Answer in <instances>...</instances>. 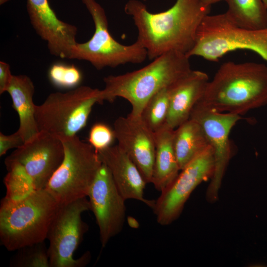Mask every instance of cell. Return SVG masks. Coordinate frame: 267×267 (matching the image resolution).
<instances>
[{"mask_svg": "<svg viewBox=\"0 0 267 267\" xmlns=\"http://www.w3.org/2000/svg\"><path fill=\"white\" fill-rule=\"evenodd\" d=\"M210 9L201 0H176L171 7L159 13L149 12L137 0H129L124 7L137 29L136 41L146 49L150 60L171 51L187 55Z\"/></svg>", "mask_w": 267, "mask_h": 267, "instance_id": "obj_1", "label": "cell"}, {"mask_svg": "<svg viewBox=\"0 0 267 267\" xmlns=\"http://www.w3.org/2000/svg\"><path fill=\"white\" fill-rule=\"evenodd\" d=\"M215 110L241 115L267 104V65L247 62L222 64L200 100Z\"/></svg>", "mask_w": 267, "mask_h": 267, "instance_id": "obj_2", "label": "cell"}, {"mask_svg": "<svg viewBox=\"0 0 267 267\" xmlns=\"http://www.w3.org/2000/svg\"><path fill=\"white\" fill-rule=\"evenodd\" d=\"M191 70L189 57L186 54L169 51L139 69L104 77L105 87L100 90V98L102 102H110L117 97L123 98L131 105L130 113L140 116L144 105L154 94Z\"/></svg>", "mask_w": 267, "mask_h": 267, "instance_id": "obj_3", "label": "cell"}, {"mask_svg": "<svg viewBox=\"0 0 267 267\" xmlns=\"http://www.w3.org/2000/svg\"><path fill=\"white\" fill-rule=\"evenodd\" d=\"M59 205L45 189L19 198L5 196L0 206V242L9 251L44 242Z\"/></svg>", "mask_w": 267, "mask_h": 267, "instance_id": "obj_4", "label": "cell"}, {"mask_svg": "<svg viewBox=\"0 0 267 267\" xmlns=\"http://www.w3.org/2000/svg\"><path fill=\"white\" fill-rule=\"evenodd\" d=\"M248 50L267 62V26L260 29L235 24L226 12L207 15L197 31L195 44L187 56L216 62L226 53Z\"/></svg>", "mask_w": 267, "mask_h": 267, "instance_id": "obj_5", "label": "cell"}, {"mask_svg": "<svg viewBox=\"0 0 267 267\" xmlns=\"http://www.w3.org/2000/svg\"><path fill=\"white\" fill-rule=\"evenodd\" d=\"M59 139L64 158L44 188L60 205L88 197L102 163L94 148L77 135Z\"/></svg>", "mask_w": 267, "mask_h": 267, "instance_id": "obj_6", "label": "cell"}, {"mask_svg": "<svg viewBox=\"0 0 267 267\" xmlns=\"http://www.w3.org/2000/svg\"><path fill=\"white\" fill-rule=\"evenodd\" d=\"M102 103L100 90L82 86L65 92L49 94L35 105V118L39 131L59 138L71 137L83 129L93 105Z\"/></svg>", "mask_w": 267, "mask_h": 267, "instance_id": "obj_7", "label": "cell"}, {"mask_svg": "<svg viewBox=\"0 0 267 267\" xmlns=\"http://www.w3.org/2000/svg\"><path fill=\"white\" fill-rule=\"evenodd\" d=\"M82 1L91 16L95 30L88 41L77 43L73 49L71 59L88 61L97 70L127 63H141L146 59L147 51L138 41L124 45L112 37L105 10L100 4L95 0Z\"/></svg>", "mask_w": 267, "mask_h": 267, "instance_id": "obj_8", "label": "cell"}, {"mask_svg": "<svg viewBox=\"0 0 267 267\" xmlns=\"http://www.w3.org/2000/svg\"><path fill=\"white\" fill-rule=\"evenodd\" d=\"M90 210L87 197L60 205L51 222L47 239L50 267H83L91 256L86 252L78 259L74 254L88 230L82 215Z\"/></svg>", "mask_w": 267, "mask_h": 267, "instance_id": "obj_9", "label": "cell"}, {"mask_svg": "<svg viewBox=\"0 0 267 267\" xmlns=\"http://www.w3.org/2000/svg\"><path fill=\"white\" fill-rule=\"evenodd\" d=\"M215 170L214 151L210 145L189 162L175 180L161 192L151 209L157 222L166 226L180 216L195 188L212 178Z\"/></svg>", "mask_w": 267, "mask_h": 267, "instance_id": "obj_10", "label": "cell"}, {"mask_svg": "<svg viewBox=\"0 0 267 267\" xmlns=\"http://www.w3.org/2000/svg\"><path fill=\"white\" fill-rule=\"evenodd\" d=\"M189 119L201 126L214 151V173L205 195L206 200L213 203L218 200L222 178L232 155L230 132L242 117L237 114L218 112L199 100Z\"/></svg>", "mask_w": 267, "mask_h": 267, "instance_id": "obj_11", "label": "cell"}, {"mask_svg": "<svg viewBox=\"0 0 267 267\" xmlns=\"http://www.w3.org/2000/svg\"><path fill=\"white\" fill-rule=\"evenodd\" d=\"M64 152L61 140L44 131L16 148L5 159L6 167H21L30 178L35 190L44 188L62 162Z\"/></svg>", "mask_w": 267, "mask_h": 267, "instance_id": "obj_12", "label": "cell"}, {"mask_svg": "<svg viewBox=\"0 0 267 267\" xmlns=\"http://www.w3.org/2000/svg\"><path fill=\"white\" fill-rule=\"evenodd\" d=\"M99 232L101 246L122 230L125 220V199L122 195L107 167L102 163L88 197Z\"/></svg>", "mask_w": 267, "mask_h": 267, "instance_id": "obj_13", "label": "cell"}, {"mask_svg": "<svg viewBox=\"0 0 267 267\" xmlns=\"http://www.w3.org/2000/svg\"><path fill=\"white\" fill-rule=\"evenodd\" d=\"M113 125L118 145L134 162L146 182L151 183L155 152L154 132L140 116L131 113L117 118Z\"/></svg>", "mask_w": 267, "mask_h": 267, "instance_id": "obj_14", "label": "cell"}, {"mask_svg": "<svg viewBox=\"0 0 267 267\" xmlns=\"http://www.w3.org/2000/svg\"><path fill=\"white\" fill-rule=\"evenodd\" d=\"M109 170L118 189L125 199L143 202L151 208L154 200L144 197L147 183L137 166L128 154L117 144L97 152Z\"/></svg>", "mask_w": 267, "mask_h": 267, "instance_id": "obj_15", "label": "cell"}, {"mask_svg": "<svg viewBox=\"0 0 267 267\" xmlns=\"http://www.w3.org/2000/svg\"><path fill=\"white\" fill-rule=\"evenodd\" d=\"M26 8L33 27L50 51L63 50L75 40L77 28L59 19L47 0H27Z\"/></svg>", "mask_w": 267, "mask_h": 267, "instance_id": "obj_16", "label": "cell"}, {"mask_svg": "<svg viewBox=\"0 0 267 267\" xmlns=\"http://www.w3.org/2000/svg\"><path fill=\"white\" fill-rule=\"evenodd\" d=\"M207 74L191 70L168 88L169 107L166 124L175 129L189 119L209 82Z\"/></svg>", "mask_w": 267, "mask_h": 267, "instance_id": "obj_17", "label": "cell"}, {"mask_svg": "<svg viewBox=\"0 0 267 267\" xmlns=\"http://www.w3.org/2000/svg\"><path fill=\"white\" fill-rule=\"evenodd\" d=\"M7 92L11 98L13 107L19 118L20 125L17 131L26 142L40 132L35 118L36 105L33 100L35 92L34 83L27 75H13Z\"/></svg>", "mask_w": 267, "mask_h": 267, "instance_id": "obj_18", "label": "cell"}, {"mask_svg": "<svg viewBox=\"0 0 267 267\" xmlns=\"http://www.w3.org/2000/svg\"><path fill=\"white\" fill-rule=\"evenodd\" d=\"M174 131L165 124L154 132L155 152L151 183L160 192L175 180L180 171L173 146Z\"/></svg>", "mask_w": 267, "mask_h": 267, "instance_id": "obj_19", "label": "cell"}, {"mask_svg": "<svg viewBox=\"0 0 267 267\" xmlns=\"http://www.w3.org/2000/svg\"><path fill=\"white\" fill-rule=\"evenodd\" d=\"M173 142L180 170L210 145L202 128L191 119L174 129Z\"/></svg>", "mask_w": 267, "mask_h": 267, "instance_id": "obj_20", "label": "cell"}, {"mask_svg": "<svg viewBox=\"0 0 267 267\" xmlns=\"http://www.w3.org/2000/svg\"><path fill=\"white\" fill-rule=\"evenodd\" d=\"M227 4L225 12L239 26L260 29L267 26V7L264 0H224Z\"/></svg>", "mask_w": 267, "mask_h": 267, "instance_id": "obj_21", "label": "cell"}, {"mask_svg": "<svg viewBox=\"0 0 267 267\" xmlns=\"http://www.w3.org/2000/svg\"><path fill=\"white\" fill-rule=\"evenodd\" d=\"M168 88L161 89L147 101L140 116L154 132L166 123L169 107Z\"/></svg>", "mask_w": 267, "mask_h": 267, "instance_id": "obj_22", "label": "cell"}, {"mask_svg": "<svg viewBox=\"0 0 267 267\" xmlns=\"http://www.w3.org/2000/svg\"><path fill=\"white\" fill-rule=\"evenodd\" d=\"M11 259L13 267H50L48 247L44 241L22 248Z\"/></svg>", "mask_w": 267, "mask_h": 267, "instance_id": "obj_23", "label": "cell"}, {"mask_svg": "<svg viewBox=\"0 0 267 267\" xmlns=\"http://www.w3.org/2000/svg\"><path fill=\"white\" fill-rule=\"evenodd\" d=\"M48 78L55 87L61 89L76 88L81 82L82 74L74 64H53L48 71Z\"/></svg>", "mask_w": 267, "mask_h": 267, "instance_id": "obj_24", "label": "cell"}, {"mask_svg": "<svg viewBox=\"0 0 267 267\" xmlns=\"http://www.w3.org/2000/svg\"><path fill=\"white\" fill-rule=\"evenodd\" d=\"M115 139L114 130L103 123L95 124L89 132V143L96 152L111 146Z\"/></svg>", "mask_w": 267, "mask_h": 267, "instance_id": "obj_25", "label": "cell"}, {"mask_svg": "<svg viewBox=\"0 0 267 267\" xmlns=\"http://www.w3.org/2000/svg\"><path fill=\"white\" fill-rule=\"evenodd\" d=\"M25 141L17 131L10 135H5L0 133V156L6 154L8 150L13 148H17L22 146Z\"/></svg>", "mask_w": 267, "mask_h": 267, "instance_id": "obj_26", "label": "cell"}, {"mask_svg": "<svg viewBox=\"0 0 267 267\" xmlns=\"http://www.w3.org/2000/svg\"><path fill=\"white\" fill-rule=\"evenodd\" d=\"M13 75L10 71V65L2 61H0V93L7 90L11 82Z\"/></svg>", "mask_w": 267, "mask_h": 267, "instance_id": "obj_27", "label": "cell"}, {"mask_svg": "<svg viewBox=\"0 0 267 267\" xmlns=\"http://www.w3.org/2000/svg\"><path fill=\"white\" fill-rule=\"evenodd\" d=\"M205 4L208 6H210L213 4L217 3L221 1H224V0H201Z\"/></svg>", "mask_w": 267, "mask_h": 267, "instance_id": "obj_28", "label": "cell"}, {"mask_svg": "<svg viewBox=\"0 0 267 267\" xmlns=\"http://www.w3.org/2000/svg\"><path fill=\"white\" fill-rule=\"evenodd\" d=\"M9 0H0V5L3 4L4 3L8 1Z\"/></svg>", "mask_w": 267, "mask_h": 267, "instance_id": "obj_29", "label": "cell"}, {"mask_svg": "<svg viewBox=\"0 0 267 267\" xmlns=\"http://www.w3.org/2000/svg\"><path fill=\"white\" fill-rule=\"evenodd\" d=\"M264 1L266 6L267 7V0H264Z\"/></svg>", "mask_w": 267, "mask_h": 267, "instance_id": "obj_30", "label": "cell"}, {"mask_svg": "<svg viewBox=\"0 0 267 267\" xmlns=\"http://www.w3.org/2000/svg\"></svg>", "mask_w": 267, "mask_h": 267, "instance_id": "obj_31", "label": "cell"}]
</instances>
